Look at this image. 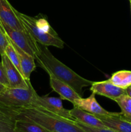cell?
<instances>
[{"mask_svg": "<svg viewBox=\"0 0 131 132\" xmlns=\"http://www.w3.org/2000/svg\"><path fill=\"white\" fill-rule=\"evenodd\" d=\"M90 86V90L95 95H101L113 101L126 94L125 89L116 86L109 80L92 82Z\"/></svg>", "mask_w": 131, "mask_h": 132, "instance_id": "obj_9", "label": "cell"}, {"mask_svg": "<svg viewBox=\"0 0 131 132\" xmlns=\"http://www.w3.org/2000/svg\"><path fill=\"white\" fill-rule=\"evenodd\" d=\"M9 44L8 39L6 34L2 22L0 20V55H2L5 54V50L7 45Z\"/></svg>", "mask_w": 131, "mask_h": 132, "instance_id": "obj_20", "label": "cell"}, {"mask_svg": "<svg viewBox=\"0 0 131 132\" xmlns=\"http://www.w3.org/2000/svg\"><path fill=\"white\" fill-rule=\"evenodd\" d=\"M8 39L9 42L13 45V46L17 53L19 61H20L22 72H23L24 78L27 80H30L31 73L36 68V64L35 63V58L26 53L25 52H24L21 48H19L15 44L13 43L8 38Z\"/></svg>", "mask_w": 131, "mask_h": 132, "instance_id": "obj_15", "label": "cell"}, {"mask_svg": "<svg viewBox=\"0 0 131 132\" xmlns=\"http://www.w3.org/2000/svg\"><path fill=\"white\" fill-rule=\"evenodd\" d=\"M125 90H126V94H127L128 95H129V96L131 97V87L130 86L128 88H127V89H125Z\"/></svg>", "mask_w": 131, "mask_h": 132, "instance_id": "obj_23", "label": "cell"}, {"mask_svg": "<svg viewBox=\"0 0 131 132\" xmlns=\"http://www.w3.org/2000/svg\"><path fill=\"white\" fill-rule=\"evenodd\" d=\"M70 114L74 120L87 126L98 128H107L102 121L98 118L95 115L80 109L76 106H73V109L69 110Z\"/></svg>", "mask_w": 131, "mask_h": 132, "instance_id": "obj_14", "label": "cell"}, {"mask_svg": "<svg viewBox=\"0 0 131 132\" xmlns=\"http://www.w3.org/2000/svg\"><path fill=\"white\" fill-rule=\"evenodd\" d=\"M17 15L24 29L36 42L46 46H52L59 48H64V42L49 24L44 16L39 14L36 17H31L17 10Z\"/></svg>", "mask_w": 131, "mask_h": 132, "instance_id": "obj_3", "label": "cell"}, {"mask_svg": "<svg viewBox=\"0 0 131 132\" xmlns=\"http://www.w3.org/2000/svg\"><path fill=\"white\" fill-rule=\"evenodd\" d=\"M73 106H76L95 116H107L112 113V112H108L99 104L95 98V94L94 93H92L91 95L87 98L80 97L76 99Z\"/></svg>", "mask_w": 131, "mask_h": 132, "instance_id": "obj_13", "label": "cell"}, {"mask_svg": "<svg viewBox=\"0 0 131 132\" xmlns=\"http://www.w3.org/2000/svg\"><path fill=\"white\" fill-rule=\"evenodd\" d=\"M49 76L50 86L54 92L60 95L62 99L69 101L73 104L76 99L82 97L68 84L58 79L52 75H49Z\"/></svg>", "mask_w": 131, "mask_h": 132, "instance_id": "obj_11", "label": "cell"}, {"mask_svg": "<svg viewBox=\"0 0 131 132\" xmlns=\"http://www.w3.org/2000/svg\"><path fill=\"white\" fill-rule=\"evenodd\" d=\"M37 95L32 85L27 89L7 87L0 92V103L19 110L30 106Z\"/></svg>", "mask_w": 131, "mask_h": 132, "instance_id": "obj_4", "label": "cell"}, {"mask_svg": "<svg viewBox=\"0 0 131 132\" xmlns=\"http://www.w3.org/2000/svg\"><path fill=\"white\" fill-rule=\"evenodd\" d=\"M1 63L5 70L10 87L27 89L32 85L30 80H27L17 68L12 64L6 54L1 55Z\"/></svg>", "mask_w": 131, "mask_h": 132, "instance_id": "obj_7", "label": "cell"}, {"mask_svg": "<svg viewBox=\"0 0 131 132\" xmlns=\"http://www.w3.org/2000/svg\"><path fill=\"white\" fill-rule=\"evenodd\" d=\"M17 119L33 121L50 132H86L76 123V121L67 119L32 106L19 109Z\"/></svg>", "mask_w": 131, "mask_h": 132, "instance_id": "obj_2", "label": "cell"}, {"mask_svg": "<svg viewBox=\"0 0 131 132\" xmlns=\"http://www.w3.org/2000/svg\"><path fill=\"white\" fill-rule=\"evenodd\" d=\"M15 132H50L38 124L26 119H17Z\"/></svg>", "mask_w": 131, "mask_h": 132, "instance_id": "obj_16", "label": "cell"}, {"mask_svg": "<svg viewBox=\"0 0 131 132\" xmlns=\"http://www.w3.org/2000/svg\"><path fill=\"white\" fill-rule=\"evenodd\" d=\"M76 123L78 125L80 128H82L86 132H117L112 129L108 128H98L91 127V126H87L86 125L81 123L78 121H76Z\"/></svg>", "mask_w": 131, "mask_h": 132, "instance_id": "obj_21", "label": "cell"}, {"mask_svg": "<svg viewBox=\"0 0 131 132\" xmlns=\"http://www.w3.org/2000/svg\"><path fill=\"white\" fill-rule=\"evenodd\" d=\"M130 87H131V86H130Z\"/></svg>", "mask_w": 131, "mask_h": 132, "instance_id": "obj_27", "label": "cell"}, {"mask_svg": "<svg viewBox=\"0 0 131 132\" xmlns=\"http://www.w3.org/2000/svg\"><path fill=\"white\" fill-rule=\"evenodd\" d=\"M62 100V99L61 98L48 96H39L37 94L30 106L42 108L48 112H51L54 114H56L67 119L75 121L70 114L69 110L64 108Z\"/></svg>", "mask_w": 131, "mask_h": 132, "instance_id": "obj_6", "label": "cell"}, {"mask_svg": "<svg viewBox=\"0 0 131 132\" xmlns=\"http://www.w3.org/2000/svg\"><path fill=\"white\" fill-rule=\"evenodd\" d=\"M109 80L116 86L127 89L131 86V71H118L113 73Z\"/></svg>", "mask_w": 131, "mask_h": 132, "instance_id": "obj_17", "label": "cell"}, {"mask_svg": "<svg viewBox=\"0 0 131 132\" xmlns=\"http://www.w3.org/2000/svg\"><path fill=\"white\" fill-rule=\"evenodd\" d=\"M114 101L119 105L121 114L126 120L131 122V97L127 94L121 95L114 99Z\"/></svg>", "mask_w": 131, "mask_h": 132, "instance_id": "obj_18", "label": "cell"}, {"mask_svg": "<svg viewBox=\"0 0 131 132\" xmlns=\"http://www.w3.org/2000/svg\"><path fill=\"white\" fill-rule=\"evenodd\" d=\"M0 20L14 30H26L17 15V10L8 0H0Z\"/></svg>", "mask_w": 131, "mask_h": 132, "instance_id": "obj_8", "label": "cell"}, {"mask_svg": "<svg viewBox=\"0 0 131 132\" xmlns=\"http://www.w3.org/2000/svg\"><path fill=\"white\" fill-rule=\"evenodd\" d=\"M0 83L6 87H10L5 70L1 61L0 62Z\"/></svg>", "mask_w": 131, "mask_h": 132, "instance_id": "obj_22", "label": "cell"}, {"mask_svg": "<svg viewBox=\"0 0 131 132\" xmlns=\"http://www.w3.org/2000/svg\"><path fill=\"white\" fill-rule=\"evenodd\" d=\"M108 128L117 132H131V122L122 117L121 113L112 112L107 116H96Z\"/></svg>", "mask_w": 131, "mask_h": 132, "instance_id": "obj_10", "label": "cell"}, {"mask_svg": "<svg viewBox=\"0 0 131 132\" xmlns=\"http://www.w3.org/2000/svg\"><path fill=\"white\" fill-rule=\"evenodd\" d=\"M19 110L10 108L0 103V132H15Z\"/></svg>", "mask_w": 131, "mask_h": 132, "instance_id": "obj_12", "label": "cell"}, {"mask_svg": "<svg viewBox=\"0 0 131 132\" xmlns=\"http://www.w3.org/2000/svg\"><path fill=\"white\" fill-rule=\"evenodd\" d=\"M130 12H131V3H130Z\"/></svg>", "mask_w": 131, "mask_h": 132, "instance_id": "obj_25", "label": "cell"}, {"mask_svg": "<svg viewBox=\"0 0 131 132\" xmlns=\"http://www.w3.org/2000/svg\"><path fill=\"white\" fill-rule=\"evenodd\" d=\"M6 88H7V87H6V86H4L3 85H2V84L0 83V92H2V91H3V90H5Z\"/></svg>", "mask_w": 131, "mask_h": 132, "instance_id": "obj_24", "label": "cell"}, {"mask_svg": "<svg viewBox=\"0 0 131 132\" xmlns=\"http://www.w3.org/2000/svg\"><path fill=\"white\" fill-rule=\"evenodd\" d=\"M2 24L8 38L19 48L34 57L35 52L38 48V43L31 37L29 33L26 30L13 29L3 23H2Z\"/></svg>", "mask_w": 131, "mask_h": 132, "instance_id": "obj_5", "label": "cell"}, {"mask_svg": "<svg viewBox=\"0 0 131 132\" xmlns=\"http://www.w3.org/2000/svg\"><path fill=\"white\" fill-rule=\"evenodd\" d=\"M129 1H130V3H131V0H129Z\"/></svg>", "mask_w": 131, "mask_h": 132, "instance_id": "obj_26", "label": "cell"}, {"mask_svg": "<svg viewBox=\"0 0 131 132\" xmlns=\"http://www.w3.org/2000/svg\"><path fill=\"white\" fill-rule=\"evenodd\" d=\"M35 60L39 67L54 77L71 86L80 97H83V88L90 86L92 81L77 74L50 52L45 45L38 43V48L34 54Z\"/></svg>", "mask_w": 131, "mask_h": 132, "instance_id": "obj_1", "label": "cell"}, {"mask_svg": "<svg viewBox=\"0 0 131 132\" xmlns=\"http://www.w3.org/2000/svg\"><path fill=\"white\" fill-rule=\"evenodd\" d=\"M5 54L7 55L8 59H10V61L12 63V64L17 68L18 70L21 73V74L23 76V72H22L21 67V63L20 61H19V56L17 53L16 50L14 48L13 45L9 42V44L7 45L5 50ZM30 81V80H29Z\"/></svg>", "mask_w": 131, "mask_h": 132, "instance_id": "obj_19", "label": "cell"}]
</instances>
